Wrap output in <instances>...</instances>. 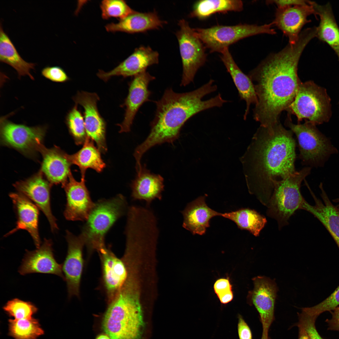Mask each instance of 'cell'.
Masks as SVG:
<instances>
[{
  "mask_svg": "<svg viewBox=\"0 0 339 339\" xmlns=\"http://www.w3.org/2000/svg\"><path fill=\"white\" fill-rule=\"evenodd\" d=\"M293 133L279 122L260 126L241 158L249 192L266 207L276 183L296 171Z\"/></svg>",
  "mask_w": 339,
  "mask_h": 339,
  "instance_id": "obj_2",
  "label": "cell"
},
{
  "mask_svg": "<svg viewBox=\"0 0 339 339\" xmlns=\"http://www.w3.org/2000/svg\"><path fill=\"white\" fill-rule=\"evenodd\" d=\"M319 187L323 201L318 198L309 189L315 204L311 205L305 201L302 209L312 214L321 223L331 234L339 249V209L331 202L322 183Z\"/></svg>",
  "mask_w": 339,
  "mask_h": 339,
  "instance_id": "obj_23",
  "label": "cell"
},
{
  "mask_svg": "<svg viewBox=\"0 0 339 339\" xmlns=\"http://www.w3.org/2000/svg\"><path fill=\"white\" fill-rule=\"evenodd\" d=\"M85 176L76 180L71 173L62 186L65 192L67 203L64 212L68 220L86 221L95 203L91 200L85 184Z\"/></svg>",
  "mask_w": 339,
  "mask_h": 339,
  "instance_id": "obj_15",
  "label": "cell"
},
{
  "mask_svg": "<svg viewBox=\"0 0 339 339\" xmlns=\"http://www.w3.org/2000/svg\"><path fill=\"white\" fill-rule=\"evenodd\" d=\"M51 239H44L43 244L37 249L27 250L19 270L22 275L33 273L56 275L65 279L62 264L55 259Z\"/></svg>",
  "mask_w": 339,
  "mask_h": 339,
  "instance_id": "obj_20",
  "label": "cell"
},
{
  "mask_svg": "<svg viewBox=\"0 0 339 339\" xmlns=\"http://www.w3.org/2000/svg\"><path fill=\"white\" fill-rule=\"evenodd\" d=\"M214 80L191 91L178 93L171 88L165 91L161 98L155 101L154 118L151 123L150 132L146 139L136 148L134 157L141 160L143 154L154 146L167 143H172L179 136L185 122L198 113L214 107H220L227 102L218 94L207 100L206 95L216 91Z\"/></svg>",
  "mask_w": 339,
  "mask_h": 339,
  "instance_id": "obj_3",
  "label": "cell"
},
{
  "mask_svg": "<svg viewBox=\"0 0 339 339\" xmlns=\"http://www.w3.org/2000/svg\"><path fill=\"white\" fill-rule=\"evenodd\" d=\"M221 54V59L232 78L240 99L246 102V108L244 115V118L245 120L249 113L251 105H256L258 102L254 84L249 76L243 73L238 67L228 48L225 49Z\"/></svg>",
  "mask_w": 339,
  "mask_h": 339,
  "instance_id": "obj_28",
  "label": "cell"
},
{
  "mask_svg": "<svg viewBox=\"0 0 339 339\" xmlns=\"http://www.w3.org/2000/svg\"><path fill=\"white\" fill-rule=\"evenodd\" d=\"M78 104L68 112L65 117V122L70 134L78 145L83 143L86 137L84 116L78 110Z\"/></svg>",
  "mask_w": 339,
  "mask_h": 339,
  "instance_id": "obj_35",
  "label": "cell"
},
{
  "mask_svg": "<svg viewBox=\"0 0 339 339\" xmlns=\"http://www.w3.org/2000/svg\"><path fill=\"white\" fill-rule=\"evenodd\" d=\"M252 280L254 288L249 292L247 299L259 314L263 329L262 336L267 338L270 327L274 320L277 287L273 280L265 276H257Z\"/></svg>",
  "mask_w": 339,
  "mask_h": 339,
  "instance_id": "obj_12",
  "label": "cell"
},
{
  "mask_svg": "<svg viewBox=\"0 0 339 339\" xmlns=\"http://www.w3.org/2000/svg\"><path fill=\"white\" fill-rule=\"evenodd\" d=\"M52 184L46 180L40 170L24 180L17 181L13 186L41 210L47 218L51 229L54 232L58 229L56 219L51 207L50 189Z\"/></svg>",
  "mask_w": 339,
  "mask_h": 339,
  "instance_id": "obj_16",
  "label": "cell"
},
{
  "mask_svg": "<svg viewBox=\"0 0 339 339\" xmlns=\"http://www.w3.org/2000/svg\"><path fill=\"white\" fill-rule=\"evenodd\" d=\"M288 116L286 126L296 135L299 151V158L302 164L307 166L315 168L324 166L330 156L338 153L330 139L307 121L303 124H293Z\"/></svg>",
  "mask_w": 339,
  "mask_h": 339,
  "instance_id": "obj_7",
  "label": "cell"
},
{
  "mask_svg": "<svg viewBox=\"0 0 339 339\" xmlns=\"http://www.w3.org/2000/svg\"><path fill=\"white\" fill-rule=\"evenodd\" d=\"M0 118V137L2 144L28 156H33L44 146L43 142L46 130L45 126H29Z\"/></svg>",
  "mask_w": 339,
  "mask_h": 339,
  "instance_id": "obj_10",
  "label": "cell"
},
{
  "mask_svg": "<svg viewBox=\"0 0 339 339\" xmlns=\"http://www.w3.org/2000/svg\"><path fill=\"white\" fill-rule=\"evenodd\" d=\"M339 306V286L327 298L313 306L303 308L302 311L312 316L318 317L325 311H330Z\"/></svg>",
  "mask_w": 339,
  "mask_h": 339,
  "instance_id": "obj_38",
  "label": "cell"
},
{
  "mask_svg": "<svg viewBox=\"0 0 339 339\" xmlns=\"http://www.w3.org/2000/svg\"><path fill=\"white\" fill-rule=\"evenodd\" d=\"M9 334L14 339H37L44 331L37 320L30 319H10Z\"/></svg>",
  "mask_w": 339,
  "mask_h": 339,
  "instance_id": "obj_34",
  "label": "cell"
},
{
  "mask_svg": "<svg viewBox=\"0 0 339 339\" xmlns=\"http://www.w3.org/2000/svg\"><path fill=\"white\" fill-rule=\"evenodd\" d=\"M101 16L104 19L111 17L122 19L135 11L122 0H105L101 3Z\"/></svg>",
  "mask_w": 339,
  "mask_h": 339,
  "instance_id": "obj_36",
  "label": "cell"
},
{
  "mask_svg": "<svg viewBox=\"0 0 339 339\" xmlns=\"http://www.w3.org/2000/svg\"><path fill=\"white\" fill-rule=\"evenodd\" d=\"M96 339H110V337L106 334H102L98 336Z\"/></svg>",
  "mask_w": 339,
  "mask_h": 339,
  "instance_id": "obj_47",
  "label": "cell"
},
{
  "mask_svg": "<svg viewBox=\"0 0 339 339\" xmlns=\"http://www.w3.org/2000/svg\"><path fill=\"white\" fill-rule=\"evenodd\" d=\"M125 197L119 194L95 203L79 235L89 254L98 252L105 246V236L118 219L125 213L127 207Z\"/></svg>",
  "mask_w": 339,
  "mask_h": 339,
  "instance_id": "obj_5",
  "label": "cell"
},
{
  "mask_svg": "<svg viewBox=\"0 0 339 339\" xmlns=\"http://www.w3.org/2000/svg\"><path fill=\"white\" fill-rule=\"evenodd\" d=\"M166 23V21L160 19L155 11L142 13L135 11L117 23L107 24L105 28L109 32H122L133 34L158 29Z\"/></svg>",
  "mask_w": 339,
  "mask_h": 339,
  "instance_id": "obj_27",
  "label": "cell"
},
{
  "mask_svg": "<svg viewBox=\"0 0 339 339\" xmlns=\"http://www.w3.org/2000/svg\"><path fill=\"white\" fill-rule=\"evenodd\" d=\"M272 22L262 25L239 24L232 26L218 25L207 28L194 30L205 48L211 52L221 53L231 45L250 36L266 34L274 35Z\"/></svg>",
  "mask_w": 339,
  "mask_h": 339,
  "instance_id": "obj_8",
  "label": "cell"
},
{
  "mask_svg": "<svg viewBox=\"0 0 339 339\" xmlns=\"http://www.w3.org/2000/svg\"><path fill=\"white\" fill-rule=\"evenodd\" d=\"M0 61L14 68L17 72L19 78L27 75L31 79H34L30 71L34 69L35 64L27 62L21 57L9 38L3 30L1 23L0 26Z\"/></svg>",
  "mask_w": 339,
  "mask_h": 339,
  "instance_id": "obj_30",
  "label": "cell"
},
{
  "mask_svg": "<svg viewBox=\"0 0 339 339\" xmlns=\"http://www.w3.org/2000/svg\"><path fill=\"white\" fill-rule=\"evenodd\" d=\"M98 252L101 262L103 282L109 303L125 282L127 271L123 261L118 258L110 248L105 246Z\"/></svg>",
  "mask_w": 339,
  "mask_h": 339,
  "instance_id": "obj_21",
  "label": "cell"
},
{
  "mask_svg": "<svg viewBox=\"0 0 339 339\" xmlns=\"http://www.w3.org/2000/svg\"><path fill=\"white\" fill-rule=\"evenodd\" d=\"M155 78L145 71L134 76L129 83L128 95L121 105L125 107V110L123 121L118 124L120 127V132L130 131L139 109L144 103L149 100L151 92L148 89V86Z\"/></svg>",
  "mask_w": 339,
  "mask_h": 339,
  "instance_id": "obj_17",
  "label": "cell"
},
{
  "mask_svg": "<svg viewBox=\"0 0 339 339\" xmlns=\"http://www.w3.org/2000/svg\"><path fill=\"white\" fill-rule=\"evenodd\" d=\"M311 82H301L294 99L287 111L295 115L298 123L307 119L313 124L321 123L326 111L325 97Z\"/></svg>",
  "mask_w": 339,
  "mask_h": 339,
  "instance_id": "obj_11",
  "label": "cell"
},
{
  "mask_svg": "<svg viewBox=\"0 0 339 339\" xmlns=\"http://www.w3.org/2000/svg\"><path fill=\"white\" fill-rule=\"evenodd\" d=\"M40 152L43 157L40 170L51 184L63 186L71 173L68 154L55 147L47 148L44 146Z\"/></svg>",
  "mask_w": 339,
  "mask_h": 339,
  "instance_id": "obj_24",
  "label": "cell"
},
{
  "mask_svg": "<svg viewBox=\"0 0 339 339\" xmlns=\"http://www.w3.org/2000/svg\"><path fill=\"white\" fill-rule=\"evenodd\" d=\"M159 61L157 51L148 46H141L113 69L108 72L100 70L97 76L105 82L114 76L134 77L146 71L148 67L158 63Z\"/></svg>",
  "mask_w": 339,
  "mask_h": 339,
  "instance_id": "obj_19",
  "label": "cell"
},
{
  "mask_svg": "<svg viewBox=\"0 0 339 339\" xmlns=\"http://www.w3.org/2000/svg\"><path fill=\"white\" fill-rule=\"evenodd\" d=\"M243 8V3L239 0H200L194 3L189 16L203 19L217 13L239 12Z\"/></svg>",
  "mask_w": 339,
  "mask_h": 339,
  "instance_id": "obj_32",
  "label": "cell"
},
{
  "mask_svg": "<svg viewBox=\"0 0 339 339\" xmlns=\"http://www.w3.org/2000/svg\"><path fill=\"white\" fill-rule=\"evenodd\" d=\"M221 303L226 304L231 302L234 297L232 290H230L217 296Z\"/></svg>",
  "mask_w": 339,
  "mask_h": 339,
  "instance_id": "obj_45",
  "label": "cell"
},
{
  "mask_svg": "<svg viewBox=\"0 0 339 339\" xmlns=\"http://www.w3.org/2000/svg\"><path fill=\"white\" fill-rule=\"evenodd\" d=\"M313 38L309 31H303L295 44H288L270 55L249 73L258 98L254 118L260 126L269 127L278 123L281 112L287 110L293 100L301 82L297 74L299 60Z\"/></svg>",
  "mask_w": 339,
  "mask_h": 339,
  "instance_id": "obj_1",
  "label": "cell"
},
{
  "mask_svg": "<svg viewBox=\"0 0 339 339\" xmlns=\"http://www.w3.org/2000/svg\"><path fill=\"white\" fill-rule=\"evenodd\" d=\"M311 168L305 167L275 184L267 206V214L277 220L279 229L288 224L289 218L296 210L302 209L305 200L300 192L301 185Z\"/></svg>",
  "mask_w": 339,
  "mask_h": 339,
  "instance_id": "obj_6",
  "label": "cell"
},
{
  "mask_svg": "<svg viewBox=\"0 0 339 339\" xmlns=\"http://www.w3.org/2000/svg\"><path fill=\"white\" fill-rule=\"evenodd\" d=\"M9 196L12 199L16 213L17 220L15 228L5 235L8 236L19 229L27 230L30 234L36 247L40 246L38 231L39 208L24 195L12 193Z\"/></svg>",
  "mask_w": 339,
  "mask_h": 339,
  "instance_id": "obj_22",
  "label": "cell"
},
{
  "mask_svg": "<svg viewBox=\"0 0 339 339\" xmlns=\"http://www.w3.org/2000/svg\"><path fill=\"white\" fill-rule=\"evenodd\" d=\"M306 1L298 0H270L267 1L266 3L268 4L274 3L277 5V7H280L296 4H303L305 3Z\"/></svg>",
  "mask_w": 339,
  "mask_h": 339,
  "instance_id": "obj_44",
  "label": "cell"
},
{
  "mask_svg": "<svg viewBox=\"0 0 339 339\" xmlns=\"http://www.w3.org/2000/svg\"><path fill=\"white\" fill-rule=\"evenodd\" d=\"M176 32L181 57L183 72L180 85L185 86L193 82L198 70L205 63V46L194 29L184 19L180 20Z\"/></svg>",
  "mask_w": 339,
  "mask_h": 339,
  "instance_id": "obj_9",
  "label": "cell"
},
{
  "mask_svg": "<svg viewBox=\"0 0 339 339\" xmlns=\"http://www.w3.org/2000/svg\"><path fill=\"white\" fill-rule=\"evenodd\" d=\"M103 322L110 339H137L143 326L142 311L137 294L131 286L123 285L109 303Z\"/></svg>",
  "mask_w": 339,
  "mask_h": 339,
  "instance_id": "obj_4",
  "label": "cell"
},
{
  "mask_svg": "<svg viewBox=\"0 0 339 339\" xmlns=\"http://www.w3.org/2000/svg\"><path fill=\"white\" fill-rule=\"evenodd\" d=\"M75 103L84 109L83 116L86 136L94 141L100 152L107 151L105 140L106 124L97 106L100 98L95 93L78 91L73 98Z\"/></svg>",
  "mask_w": 339,
  "mask_h": 339,
  "instance_id": "obj_14",
  "label": "cell"
},
{
  "mask_svg": "<svg viewBox=\"0 0 339 339\" xmlns=\"http://www.w3.org/2000/svg\"><path fill=\"white\" fill-rule=\"evenodd\" d=\"M296 326L299 328L298 339H310L305 330L301 325L297 323Z\"/></svg>",
  "mask_w": 339,
  "mask_h": 339,
  "instance_id": "obj_46",
  "label": "cell"
},
{
  "mask_svg": "<svg viewBox=\"0 0 339 339\" xmlns=\"http://www.w3.org/2000/svg\"><path fill=\"white\" fill-rule=\"evenodd\" d=\"M315 16L320 18L317 27L316 37L327 44L334 51L339 60V28L335 19L330 3L319 5L313 2Z\"/></svg>",
  "mask_w": 339,
  "mask_h": 339,
  "instance_id": "obj_29",
  "label": "cell"
},
{
  "mask_svg": "<svg viewBox=\"0 0 339 339\" xmlns=\"http://www.w3.org/2000/svg\"><path fill=\"white\" fill-rule=\"evenodd\" d=\"M164 178L151 173L144 164L131 184L132 197L134 200H144L149 206L156 198L161 200L164 189Z\"/></svg>",
  "mask_w": 339,
  "mask_h": 339,
  "instance_id": "obj_26",
  "label": "cell"
},
{
  "mask_svg": "<svg viewBox=\"0 0 339 339\" xmlns=\"http://www.w3.org/2000/svg\"><path fill=\"white\" fill-rule=\"evenodd\" d=\"M205 196H200L190 202L181 212L184 220L182 226L193 234L202 235L210 227V219L221 213L210 208L205 202Z\"/></svg>",
  "mask_w": 339,
  "mask_h": 339,
  "instance_id": "obj_25",
  "label": "cell"
},
{
  "mask_svg": "<svg viewBox=\"0 0 339 339\" xmlns=\"http://www.w3.org/2000/svg\"><path fill=\"white\" fill-rule=\"evenodd\" d=\"M337 206V207H338V208L339 209V205H337V206Z\"/></svg>",
  "mask_w": 339,
  "mask_h": 339,
  "instance_id": "obj_49",
  "label": "cell"
},
{
  "mask_svg": "<svg viewBox=\"0 0 339 339\" xmlns=\"http://www.w3.org/2000/svg\"><path fill=\"white\" fill-rule=\"evenodd\" d=\"M299 322L305 330L310 339H324L318 333L315 326L317 317L309 315L302 311L298 313Z\"/></svg>",
  "mask_w": 339,
  "mask_h": 339,
  "instance_id": "obj_39",
  "label": "cell"
},
{
  "mask_svg": "<svg viewBox=\"0 0 339 339\" xmlns=\"http://www.w3.org/2000/svg\"><path fill=\"white\" fill-rule=\"evenodd\" d=\"M237 330L239 339H252L251 330L241 315L238 314Z\"/></svg>",
  "mask_w": 339,
  "mask_h": 339,
  "instance_id": "obj_41",
  "label": "cell"
},
{
  "mask_svg": "<svg viewBox=\"0 0 339 339\" xmlns=\"http://www.w3.org/2000/svg\"><path fill=\"white\" fill-rule=\"evenodd\" d=\"M220 216L234 222L238 228L246 230L258 236L267 222L266 218L253 209L242 208L235 211L221 213Z\"/></svg>",
  "mask_w": 339,
  "mask_h": 339,
  "instance_id": "obj_33",
  "label": "cell"
},
{
  "mask_svg": "<svg viewBox=\"0 0 339 339\" xmlns=\"http://www.w3.org/2000/svg\"><path fill=\"white\" fill-rule=\"evenodd\" d=\"M3 308L9 316L16 319L31 318L37 311V308L32 303L18 298L8 301Z\"/></svg>",
  "mask_w": 339,
  "mask_h": 339,
  "instance_id": "obj_37",
  "label": "cell"
},
{
  "mask_svg": "<svg viewBox=\"0 0 339 339\" xmlns=\"http://www.w3.org/2000/svg\"><path fill=\"white\" fill-rule=\"evenodd\" d=\"M313 2L307 0L303 4L277 8L272 23L288 38V44L293 45L297 42L302 28L311 21L308 17L315 16Z\"/></svg>",
  "mask_w": 339,
  "mask_h": 339,
  "instance_id": "obj_13",
  "label": "cell"
},
{
  "mask_svg": "<svg viewBox=\"0 0 339 339\" xmlns=\"http://www.w3.org/2000/svg\"><path fill=\"white\" fill-rule=\"evenodd\" d=\"M261 339H269V337H268V338H265L264 337L261 336Z\"/></svg>",
  "mask_w": 339,
  "mask_h": 339,
  "instance_id": "obj_48",
  "label": "cell"
},
{
  "mask_svg": "<svg viewBox=\"0 0 339 339\" xmlns=\"http://www.w3.org/2000/svg\"><path fill=\"white\" fill-rule=\"evenodd\" d=\"M100 152L94 146L93 141L86 136L82 148L73 154H68V157L72 164L79 167L82 177L85 176L88 169H92L100 172L105 167V164L102 159Z\"/></svg>",
  "mask_w": 339,
  "mask_h": 339,
  "instance_id": "obj_31",
  "label": "cell"
},
{
  "mask_svg": "<svg viewBox=\"0 0 339 339\" xmlns=\"http://www.w3.org/2000/svg\"><path fill=\"white\" fill-rule=\"evenodd\" d=\"M330 312L331 318L326 320L328 325V330L339 331V306Z\"/></svg>",
  "mask_w": 339,
  "mask_h": 339,
  "instance_id": "obj_43",
  "label": "cell"
},
{
  "mask_svg": "<svg viewBox=\"0 0 339 339\" xmlns=\"http://www.w3.org/2000/svg\"><path fill=\"white\" fill-rule=\"evenodd\" d=\"M41 73L45 78L55 82L64 83L69 79L64 70L59 66L46 67L42 69Z\"/></svg>",
  "mask_w": 339,
  "mask_h": 339,
  "instance_id": "obj_40",
  "label": "cell"
},
{
  "mask_svg": "<svg viewBox=\"0 0 339 339\" xmlns=\"http://www.w3.org/2000/svg\"><path fill=\"white\" fill-rule=\"evenodd\" d=\"M68 244L67 254L63 264L62 270L66 281L68 296H79L83 261V250L84 242L79 235L76 236L66 231Z\"/></svg>",
  "mask_w": 339,
  "mask_h": 339,
  "instance_id": "obj_18",
  "label": "cell"
},
{
  "mask_svg": "<svg viewBox=\"0 0 339 339\" xmlns=\"http://www.w3.org/2000/svg\"><path fill=\"white\" fill-rule=\"evenodd\" d=\"M213 289L217 296L225 292L232 290V286L229 277L221 278L214 283Z\"/></svg>",
  "mask_w": 339,
  "mask_h": 339,
  "instance_id": "obj_42",
  "label": "cell"
}]
</instances>
